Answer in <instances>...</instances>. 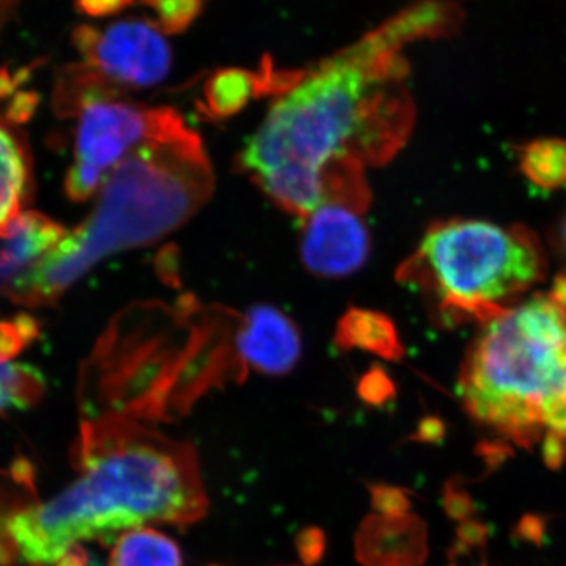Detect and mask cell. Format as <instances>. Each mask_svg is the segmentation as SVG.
I'll list each match as a JSON object with an SVG mask.
<instances>
[{
  "label": "cell",
  "instance_id": "cell-1",
  "mask_svg": "<svg viewBox=\"0 0 566 566\" xmlns=\"http://www.w3.org/2000/svg\"><path fill=\"white\" fill-rule=\"evenodd\" d=\"M416 33L395 14L282 93L241 153V169L282 210L307 218L326 200L324 172L338 161L379 166L415 125L406 44Z\"/></svg>",
  "mask_w": 566,
  "mask_h": 566
},
{
  "label": "cell",
  "instance_id": "cell-2",
  "mask_svg": "<svg viewBox=\"0 0 566 566\" xmlns=\"http://www.w3.org/2000/svg\"><path fill=\"white\" fill-rule=\"evenodd\" d=\"M74 460L80 479L3 524L25 564L55 565L80 542L109 543L145 524L186 527L207 513L193 447L132 417L96 416L82 423Z\"/></svg>",
  "mask_w": 566,
  "mask_h": 566
},
{
  "label": "cell",
  "instance_id": "cell-3",
  "mask_svg": "<svg viewBox=\"0 0 566 566\" xmlns=\"http://www.w3.org/2000/svg\"><path fill=\"white\" fill-rule=\"evenodd\" d=\"M211 191L202 140L188 126L142 145L107 175L87 221L63 238L11 301L35 307L54 304L106 256L174 232Z\"/></svg>",
  "mask_w": 566,
  "mask_h": 566
},
{
  "label": "cell",
  "instance_id": "cell-4",
  "mask_svg": "<svg viewBox=\"0 0 566 566\" xmlns=\"http://www.w3.org/2000/svg\"><path fill=\"white\" fill-rule=\"evenodd\" d=\"M458 394L476 423L523 449L566 439V308L536 294L482 326Z\"/></svg>",
  "mask_w": 566,
  "mask_h": 566
},
{
  "label": "cell",
  "instance_id": "cell-5",
  "mask_svg": "<svg viewBox=\"0 0 566 566\" xmlns=\"http://www.w3.org/2000/svg\"><path fill=\"white\" fill-rule=\"evenodd\" d=\"M546 255L531 230L471 219L436 222L398 279L433 301L450 326H485L543 281Z\"/></svg>",
  "mask_w": 566,
  "mask_h": 566
},
{
  "label": "cell",
  "instance_id": "cell-6",
  "mask_svg": "<svg viewBox=\"0 0 566 566\" xmlns=\"http://www.w3.org/2000/svg\"><path fill=\"white\" fill-rule=\"evenodd\" d=\"M74 114V163L65 178V193L73 202L99 192L107 175L142 145L186 128L177 111L122 102L115 93L87 96Z\"/></svg>",
  "mask_w": 566,
  "mask_h": 566
},
{
  "label": "cell",
  "instance_id": "cell-7",
  "mask_svg": "<svg viewBox=\"0 0 566 566\" xmlns=\"http://www.w3.org/2000/svg\"><path fill=\"white\" fill-rule=\"evenodd\" d=\"M73 43L84 63L112 87L148 88L169 76L172 50L155 22L129 18L99 29L80 25Z\"/></svg>",
  "mask_w": 566,
  "mask_h": 566
},
{
  "label": "cell",
  "instance_id": "cell-8",
  "mask_svg": "<svg viewBox=\"0 0 566 566\" xmlns=\"http://www.w3.org/2000/svg\"><path fill=\"white\" fill-rule=\"evenodd\" d=\"M370 253L363 212L348 205L324 202L305 218L301 259L316 277H346L359 271Z\"/></svg>",
  "mask_w": 566,
  "mask_h": 566
},
{
  "label": "cell",
  "instance_id": "cell-9",
  "mask_svg": "<svg viewBox=\"0 0 566 566\" xmlns=\"http://www.w3.org/2000/svg\"><path fill=\"white\" fill-rule=\"evenodd\" d=\"M234 348L241 363L266 376H283L300 363L303 344L296 324L273 305L259 304L243 316Z\"/></svg>",
  "mask_w": 566,
  "mask_h": 566
},
{
  "label": "cell",
  "instance_id": "cell-10",
  "mask_svg": "<svg viewBox=\"0 0 566 566\" xmlns=\"http://www.w3.org/2000/svg\"><path fill=\"white\" fill-rule=\"evenodd\" d=\"M66 234L62 223L41 212H21L0 244V293L13 300L22 283Z\"/></svg>",
  "mask_w": 566,
  "mask_h": 566
},
{
  "label": "cell",
  "instance_id": "cell-11",
  "mask_svg": "<svg viewBox=\"0 0 566 566\" xmlns=\"http://www.w3.org/2000/svg\"><path fill=\"white\" fill-rule=\"evenodd\" d=\"M364 566H420L428 556L427 526L416 515L365 517L356 534Z\"/></svg>",
  "mask_w": 566,
  "mask_h": 566
},
{
  "label": "cell",
  "instance_id": "cell-12",
  "mask_svg": "<svg viewBox=\"0 0 566 566\" xmlns=\"http://www.w3.org/2000/svg\"><path fill=\"white\" fill-rule=\"evenodd\" d=\"M304 71H277L266 61L259 71L223 69L216 71L203 88V107L211 117L229 118L240 114L256 96L289 92Z\"/></svg>",
  "mask_w": 566,
  "mask_h": 566
},
{
  "label": "cell",
  "instance_id": "cell-13",
  "mask_svg": "<svg viewBox=\"0 0 566 566\" xmlns=\"http://www.w3.org/2000/svg\"><path fill=\"white\" fill-rule=\"evenodd\" d=\"M335 345L344 352L360 349L387 360L401 359L405 354L392 319L368 308H349L342 316L335 333Z\"/></svg>",
  "mask_w": 566,
  "mask_h": 566
},
{
  "label": "cell",
  "instance_id": "cell-14",
  "mask_svg": "<svg viewBox=\"0 0 566 566\" xmlns=\"http://www.w3.org/2000/svg\"><path fill=\"white\" fill-rule=\"evenodd\" d=\"M109 566H182L180 547L151 527L123 532L114 539Z\"/></svg>",
  "mask_w": 566,
  "mask_h": 566
},
{
  "label": "cell",
  "instance_id": "cell-15",
  "mask_svg": "<svg viewBox=\"0 0 566 566\" xmlns=\"http://www.w3.org/2000/svg\"><path fill=\"white\" fill-rule=\"evenodd\" d=\"M29 169L24 151L9 129L0 125V240L21 214Z\"/></svg>",
  "mask_w": 566,
  "mask_h": 566
},
{
  "label": "cell",
  "instance_id": "cell-16",
  "mask_svg": "<svg viewBox=\"0 0 566 566\" xmlns=\"http://www.w3.org/2000/svg\"><path fill=\"white\" fill-rule=\"evenodd\" d=\"M520 169L532 185L556 191L566 185V140L539 139L520 151Z\"/></svg>",
  "mask_w": 566,
  "mask_h": 566
},
{
  "label": "cell",
  "instance_id": "cell-17",
  "mask_svg": "<svg viewBox=\"0 0 566 566\" xmlns=\"http://www.w3.org/2000/svg\"><path fill=\"white\" fill-rule=\"evenodd\" d=\"M43 392L44 381L35 368L0 360V412L39 403Z\"/></svg>",
  "mask_w": 566,
  "mask_h": 566
},
{
  "label": "cell",
  "instance_id": "cell-18",
  "mask_svg": "<svg viewBox=\"0 0 566 566\" xmlns=\"http://www.w3.org/2000/svg\"><path fill=\"white\" fill-rule=\"evenodd\" d=\"M207 0H140L155 14V24L166 35L188 31L202 14Z\"/></svg>",
  "mask_w": 566,
  "mask_h": 566
},
{
  "label": "cell",
  "instance_id": "cell-19",
  "mask_svg": "<svg viewBox=\"0 0 566 566\" xmlns=\"http://www.w3.org/2000/svg\"><path fill=\"white\" fill-rule=\"evenodd\" d=\"M39 337V323L29 316L0 324V360L9 363L21 349Z\"/></svg>",
  "mask_w": 566,
  "mask_h": 566
},
{
  "label": "cell",
  "instance_id": "cell-20",
  "mask_svg": "<svg viewBox=\"0 0 566 566\" xmlns=\"http://www.w3.org/2000/svg\"><path fill=\"white\" fill-rule=\"evenodd\" d=\"M357 394L367 405L385 406L392 401L395 386L390 376L382 368L374 367L360 379Z\"/></svg>",
  "mask_w": 566,
  "mask_h": 566
},
{
  "label": "cell",
  "instance_id": "cell-21",
  "mask_svg": "<svg viewBox=\"0 0 566 566\" xmlns=\"http://www.w3.org/2000/svg\"><path fill=\"white\" fill-rule=\"evenodd\" d=\"M371 494V504L382 516H401L408 515V510L411 509V501H409L408 493L401 488L382 485H368Z\"/></svg>",
  "mask_w": 566,
  "mask_h": 566
},
{
  "label": "cell",
  "instance_id": "cell-22",
  "mask_svg": "<svg viewBox=\"0 0 566 566\" xmlns=\"http://www.w3.org/2000/svg\"><path fill=\"white\" fill-rule=\"evenodd\" d=\"M296 547L305 565L318 564L326 553V535L316 527L304 528L296 536Z\"/></svg>",
  "mask_w": 566,
  "mask_h": 566
},
{
  "label": "cell",
  "instance_id": "cell-23",
  "mask_svg": "<svg viewBox=\"0 0 566 566\" xmlns=\"http://www.w3.org/2000/svg\"><path fill=\"white\" fill-rule=\"evenodd\" d=\"M444 509L450 517L461 521V523L471 521L475 512V505L472 502L471 495L465 493L463 488L458 486L455 482H450L446 488Z\"/></svg>",
  "mask_w": 566,
  "mask_h": 566
},
{
  "label": "cell",
  "instance_id": "cell-24",
  "mask_svg": "<svg viewBox=\"0 0 566 566\" xmlns=\"http://www.w3.org/2000/svg\"><path fill=\"white\" fill-rule=\"evenodd\" d=\"M134 0H76V9L92 18H106L128 9Z\"/></svg>",
  "mask_w": 566,
  "mask_h": 566
},
{
  "label": "cell",
  "instance_id": "cell-25",
  "mask_svg": "<svg viewBox=\"0 0 566 566\" xmlns=\"http://www.w3.org/2000/svg\"><path fill=\"white\" fill-rule=\"evenodd\" d=\"M457 549L468 551L485 545L488 527L479 521H465L458 528Z\"/></svg>",
  "mask_w": 566,
  "mask_h": 566
},
{
  "label": "cell",
  "instance_id": "cell-26",
  "mask_svg": "<svg viewBox=\"0 0 566 566\" xmlns=\"http://www.w3.org/2000/svg\"><path fill=\"white\" fill-rule=\"evenodd\" d=\"M542 453L547 468H562L566 463V439L546 433L543 438Z\"/></svg>",
  "mask_w": 566,
  "mask_h": 566
},
{
  "label": "cell",
  "instance_id": "cell-27",
  "mask_svg": "<svg viewBox=\"0 0 566 566\" xmlns=\"http://www.w3.org/2000/svg\"><path fill=\"white\" fill-rule=\"evenodd\" d=\"M446 427L441 420L436 417H424L422 422L417 427L416 434L412 438L419 442H428V444H434V442H441L444 439Z\"/></svg>",
  "mask_w": 566,
  "mask_h": 566
},
{
  "label": "cell",
  "instance_id": "cell-28",
  "mask_svg": "<svg viewBox=\"0 0 566 566\" xmlns=\"http://www.w3.org/2000/svg\"><path fill=\"white\" fill-rule=\"evenodd\" d=\"M516 532L526 542L538 543L545 532V524H543L542 517L527 516L521 521Z\"/></svg>",
  "mask_w": 566,
  "mask_h": 566
},
{
  "label": "cell",
  "instance_id": "cell-29",
  "mask_svg": "<svg viewBox=\"0 0 566 566\" xmlns=\"http://www.w3.org/2000/svg\"><path fill=\"white\" fill-rule=\"evenodd\" d=\"M91 557L84 547L76 545L71 547L69 553L65 554L54 566H88Z\"/></svg>",
  "mask_w": 566,
  "mask_h": 566
},
{
  "label": "cell",
  "instance_id": "cell-30",
  "mask_svg": "<svg viewBox=\"0 0 566 566\" xmlns=\"http://www.w3.org/2000/svg\"><path fill=\"white\" fill-rule=\"evenodd\" d=\"M549 294L562 307L566 308V275H560V277L556 279Z\"/></svg>",
  "mask_w": 566,
  "mask_h": 566
},
{
  "label": "cell",
  "instance_id": "cell-31",
  "mask_svg": "<svg viewBox=\"0 0 566 566\" xmlns=\"http://www.w3.org/2000/svg\"><path fill=\"white\" fill-rule=\"evenodd\" d=\"M564 241H565V245H566V222H565V227H564Z\"/></svg>",
  "mask_w": 566,
  "mask_h": 566
}]
</instances>
